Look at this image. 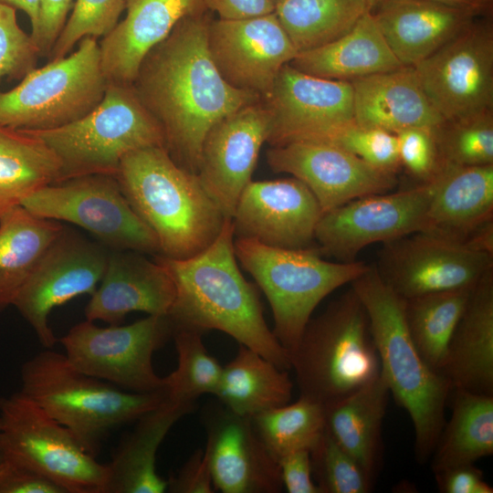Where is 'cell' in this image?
<instances>
[{
    "label": "cell",
    "instance_id": "cell-1",
    "mask_svg": "<svg viewBox=\"0 0 493 493\" xmlns=\"http://www.w3.org/2000/svg\"><path fill=\"white\" fill-rule=\"evenodd\" d=\"M209 21L206 13L183 18L147 53L131 84L159 123L173 160L195 174L210 128L262 100L223 79L207 46Z\"/></svg>",
    "mask_w": 493,
    "mask_h": 493
},
{
    "label": "cell",
    "instance_id": "cell-2",
    "mask_svg": "<svg viewBox=\"0 0 493 493\" xmlns=\"http://www.w3.org/2000/svg\"><path fill=\"white\" fill-rule=\"evenodd\" d=\"M234 236L232 220L226 219L218 236L200 253L184 259L155 255L175 288L168 315L173 328L220 330L289 370L290 353L267 325L257 288L238 267Z\"/></svg>",
    "mask_w": 493,
    "mask_h": 493
},
{
    "label": "cell",
    "instance_id": "cell-3",
    "mask_svg": "<svg viewBox=\"0 0 493 493\" xmlns=\"http://www.w3.org/2000/svg\"><path fill=\"white\" fill-rule=\"evenodd\" d=\"M130 205L155 236L159 254L184 259L206 248L226 220L198 176L163 146L133 151L115 174Z\"/></svg>",
    "mask_w": 493,
    "mask_h": 493
},
{
    "label": "cell",
    "instance_id": "cell-4",
    "mask_svg": "<svg viewBox=\"0 0 493 493\" xmlns=\"http://www.w3.org/2000/svg\"><path fill=\"white\" fill-rule=\"evenodd\" d=\"M350 284L366 310L380 373L390 394L411 418L415 459L424 464L431 457L446 423L452 387L421 357L407 330L405 299L383 281L374 263Z\"/></svg>",
    "mask_w": 493,
    "mask_h": 493
},
{
    "label": "cell",
    "instance_id": "cell-5",
    "mask_svg": "<svg viewBox=\"0 0 493 493\" xmlns=\"http://www.w3.org/2000/svg\"><path fill=\"white\" fill-rule=\"evenodd\" d=\"M20 379V391L95 457L112 431L135 422L167 399L166 392H130L84 373L64 353L51 349L26 360Z\"/></svg>",
    "mask_w": 493,
    "mask_h": 493
},
{
    "label": "cell",
    "instance_id": "cell-6",
    "mask_svg": "<svg viewBox=\"0 0 493 493\" xmlns=\"http://www.w3.org/2000/svg\"><path fill=\"white\" fill-rule=\"evenodd\" d=\"M290 364L300 395L323 406L379 375L369 319L351 288L309 320L290 354Z\"/></svg>",
    "mask_w": 493,
    "mask_h": 493
},
{
    "label": "cell",
    "instance_id": "cell-7",
    "mask_svg": "<svg viewBox=\"0 0 493 493\" xmlns=\"http://www.w3.org/2000/svg\"><path fill=\"white\" fill-rule=\"evenodd\" d=\"M19 131L37 138L55 154L60 181L90 174L115 177L130 152L164 147L159 123L132 85L114 82H108L100 103L79 120L51 129Z\"/></svg>",
    "mask_w": 493,
    "mask_h": 493
},
{
    "label": "cell",
    "instance_id": "cell-8",
    "mask_svg": "<svg viewBox=\"0 0 493 493\" xmlns=\"http://www.w3.org/2000/svg\"><path fill=\"white\" fill-rule=\"evenodd\" d=\"M234 247L237 260L269 302L274 320L272 331L290 354L320 302L369 267L357 260L327 261L317 246L278 248L236 237Z\"/></svg>",
    "mask_w": 493,
    "mask_h": 493
},
{
    "label": "cell",
    "instance_id": "cell-9",
    "mask_svg": "<svg viewBox=\"0 0 493 493\" xmlns=\"http://www.w3.org/2000/svg\"><path fill=\"white\" fill-rule=\"evenodd\" d=\"M107 85L100 45L86 37L72 54L31 69L16 87L0 92V126L46 130L72 122L100 103Z\"/></svg>",
    "mask_w": 493,
    "mask_h": 493
},
{
    "label": "cell",
    "instance_id": "cell-10",
    "mask_svg": "<svg viewBox=\"0 0 493 493\" xmlns=\"http://www.w3.org/2000/svg\"><path fill=\"white\" fill-rule=\"evenodd\" d=\"M0 451L64 493H106L108 470L21 391L0 398Z\"/></svg>",
    "mask_w": 493,
    "mask_h": 493
},
{
    "label": "cell",
    "instance_id": "cell-11",
    "mask_svg": "<svg viewBox=\"0 0 493 493\" xmlns=\"http://www.w3.org/2000/svg\"><path fill=\"white\" fill-rule=\"evenodd\" d=\"M20 205L45 219L74 224L110 250L159 254L157 239L111 175L90 174L45 185Z\"/></svg>",
    "mask_w": 493,
    "mask_h": 493
},
{
    "label": "cell",
    "instance_id": "cell-12",
    "mask_svg": "<svg viewBox=\"0 0 493 493\" xmlns=\"http://www.w3.org/2000/svg\"><path fill=\"white\" fill-rule=\"evenodd\" d=\"M173 335L168 316L148 315L128 325L99 327L85 320L58 340L77 370L134 393L165 392L152 357Z\"/></svg>",
    "mask_w": 493,
    "mask_h": 493
},
{
    "label": "cell",
    "instance_id": "cell-13",
    "mask_svg": "<svg viewBox=\"0 0 493 493\" xmlns=\"http://www.w3.org/2000/svg\"><path fill=\"white\" fill-rule=\"evenodd\" d=\"M109 254L99 242L66 226L43 253L13 303L43 347L51 349L58 341L48 323L52 310L79 295H91Z\"/></svg>",
    "mask_w": 493,
    "mask_h": 493
},
{
    "label": "cell",
    "instance_id": "cell-14",
    "mask_svg": "<svg viewBox=\"0 0 493 493\" xmlns=\"http://www.w3.org/2000/svg\"><path fill=\"white\" fill-rule=\"evenodd\" d=\"M433 184L376 194L351 200L322 214L315 231L320 254L341 262L374 243H386L422 230Z\"/></svg>",
    "mask_w": 493,
    "mask_h": 493
},
{
    "label": "cell",
    "instance_id": "cell-15",
    "mask_svg": "<svg viewBox=\"0 0 493 493\" xmlns=\"http://www.w3.org/2000/svg\"><path fill=\"white\" fill-rule=\"evenodd\" d=\"M444 120L493 110V29L475 22L414 67Z\"/></svg>",
    "mask_w": 493,
    "mask_h": 493
},
{
    "label": "cell",
    "instance_id": "cell-16",
    "mask_svg": "<svg viewBox=\"0 0 493 493\" xmlns=\"http://www.w3.org/2000/svg\"><path fill=\"white\" fill-rule=\"evenodd\" d=\"M374 266L394 293L409 299L473 288L493 268V256L419 231L383 243Z\"/></svg>",
    "mask_w": 493,
    "mask_h": 493
},
{
    "label": "cell",
    "instance_id": "cell-17",
    "mask_svg": "<svg viewBox=\"0 0 493 493\" xmlns=\"http://www.w3.org/2000/svg\"><path fill=\"white\" fill-rule=\"evenodd\" d=\"M207 46L223 79L262 100L269 96L283 66L299 53L274 12L242 19L210 20Z\"/></svg>",
    "mask_w": 493,
    "mask_h": 493
},
{
    "label": "cell",
    "instance_id": "cell-18",
    "mask_svg": "<svg viewBox=\"0 0 493 493\" xmlns=\"http://www.w3.org/2000/svg\"><path fill=\"white\" fill-rule=\"evenodd\" d=\"M270 130L271 115L261 100L219 120L203 141L196 175L226 219L232 218L242 192L252 181Z\"/></svg>",
    "mask_w": 493,
    "mask_h": 493
},
{
    "label": "cell",
    "instance_id": "cell-19",
    "mask_svg": "<svg viewBox=\"0 0 493 493\" xmlns=\"http://www.w3.org/2000/svg\"><path fill=\"white\" fill-rule=\"evenodd\" d=\"M267 162L274 172L290 173L302 182L323 214L360 197L392 192L397 184L395 173L323 142L293 141L270 146Z\"/></svg>",
    "mask_w": 493,
    "mask_h": 493
},
{
    "label": "cell",
    "instance_id": "cell-20",
    "mask_svg": "<svg viewBox=\"0 0 493 493\" xmlns=\"http://www.w3.org/2000/svg\"><path fill=\"white\" fill-rule=\"evenodd\" d=\"M321 208L309 189L295 177L251 181L231 218L234 235L287 249L317 246L315 231Z\"/></svg>",
    "mask_w": 493,
    "mask_h": 493
},
{
    "label": "cell",
    "instance_id": "cell-21",
    "mask_svg": "<svg viewBox=\"0 0 493 493\" xmlns=\"http://www.w3.org/2000/svg\"><path fill=\"white\" fill-rule=\"evenodd\" d=\"M264 102L271 115L270 146L309 140L354 121L351 81L312 76L289 63Z\"/></svg>",
    "mask_w": 493,
    "mask_h": 493
},
{
    "label": "cell",
    "instance_id": "cell-22",
    "mask_svg": "<svg viewBox=\"0 0 493 493\" xmlns=\"http://www.w3.org/2000/svg\"><path fill=\"white\" fill-rule=\"evenodd\" d=\"M207 454L215 489L223 493H278V461L262 441L251 417L224 405L205 417Z\"/></svg>",
    "mask_w": 493,
    "mask_h": 493
},
{
    "label": "cell",
    "instance_id": "cell-23",
    "mask_svg": "<svg viewBox=\"0 0 493 493\" xmlns=\"http://www.w3.org/2000/svg\"><path fill=\"white\" fill-rule=\"evenodd\" d=\"M85 307L88 320L118 325L133 311L168 316L175 298L173 282L155 259L133 250H110L105 273Z\"/></svg>",
    "mask_w": 493,
    "mask_h": 493
},
{
    "label": "cell",
    "instance_id": "cell-24",
    "mask_svg": "<svg viewBox=\"0 0 493 493\" xmlns=\"http://www.w3.org/2000/svg\"><path fill=\"white\" fill-rule=\"evenodd\" d=\"M126 16L100 47L108 82L134 81L147 53L184 17L205 14L204 0H126Z\"/></svg>",
    "mask_w": 493,
    "mask_h": 493
},
{
    "label": "cell",
    "instance_id": "cell-25",
    "mask_svg": "<svg viewBox=\"0 0 493 493\" xmlns=\"http://www.w3.org/2000/svg\"><path fill=\"white\" fill-rule=\"evenodd\" d=\"M439 372L452 390L493 395V268L471 289Z\"/></svg>",
    "mask_w": 493,
    "mask_h": 493
},
{
    "label": "cell",
    "instance_id": "cell-26",
    "mask_svg": "<svg viewBox=\"0 0 493 493\" xmlns=\"http://www.w3.org/2000/svg\"><path fill=\"white\" fill-rule=\"evenodd\" d=\"M350 81L357 125L397 133L413 127L435 129L444 121L421 87L414 67Z\"/></svg>",
    "mask_w": 493,
    "mask_h": 493
},
{
    "label": "cell",
    "instance_id": "cell-27",
    "mask_svg": "<svg viewBox=\"0 0 493 493\" xmlns=\"http://www.w3.org/2000/svg\"><path fill=\"white\" fill-rule=\"evenodd\" d=\"M477 13L425 0H393L372 16L398 60L414 67L464 30Z\"/></svg>",
    "mask_w": 493,
    "mask_h": 493
},
{
    "label": "cell",
    "instance_id": "cell-28",
    "mask_svg": "<svg viewBox=\"0 0 493 493\" xmlns=\"http://www.w3.org/2000/svg\"><path fill=\"white\" fill-rule=\"evenodd\" d=\"M420 232L464 243L478 225L493 218V164H444Z\"/></svg>",
    "mask_w": 493,
    "mask_h": 493
},
{
    "label": "cell",
    "instance_id": "cell-29",
    "mask_svg": "<svg viewBox=\"0 0 493 493\" xmlns=\"http://www.w3.org/2000/svg\"><path fill=\"white\" fill-rule=\"evenodd\" d=\"M195 404L167 399L139 419L115 448L108 470L106 493H163L167 480L156 470L158 449L170 429Z\"/></svg>",
    "mask_w": 493,
    "mask_h": 493
},
{
    "label": "cell",
    "instance_id": "cell-30",
    "mask_svg": "<svg viewBox=\"0 0 493 493\" xmlns=\"http://www.w3.org/2000/svg\"><path fill=\"white\" fill-rule=\"evenodd\" d=\"M289 64L312 76L348 81L404 67L369 11L347 33L323 46L298 53Z\"/></svg>",
    "mask_w": 493,
    "mask_h": 493
},
{
    "label": "cell",
    "instance_id": "cell-31",
    "mask_svg": "<svg viewBox=\"0 0 493 493\" xmlns=\"http://www.w3.org/2000/svg\"><path fill=\"white\" fill-rule=\"evenodd\" d=\"M390 391L379 373L373 380L324 406L325 426L373 479L382 454V426Z\"/></svg>",
    "mask_w": 493,
    "mask_h": 493
},
{
    "label": "cell",
    "instance_id": "cell-32",
    "mask_svg": "<svg viewBox=\"0 0 493 493\" xmlns=\"http://www.w3.org/2000/svg\"><path fill=\"white\" fill-rule=\"evenodd\" d=\"M292 390L288 370L239 344L235 358L223 367L215 395L231 412L252 418L289 403Z\"/></svg>",
    "mask_w": 493,
    "mask_h": 493
},
{
    "label": "cell",
    "instance_id": "cell-33",
    "mask_svg": "<svg viewBox=\"0 0 493 493\" xmlns=\"http://www.w3.org/2000/svg\"><path fill=\"white\" fill-rule=\"evenodd\" d=\"M63 227L21 205L0 216V309L13 306L39 258Z\"/></svg>",
    "mask_w": 493,
    "mask_h": 493
},
{
    "label": "cell",
    "instance_id": "cell-34",
    "mask_svg": "<svg viewBox=\"0 0 493 493\" xmlns=\"http://www.w3.org/2000/svg\"><path fill=\"white\" fill-rule=\"evenodd\" d=\"M451 415L432 453L434 473L493 454V395L453 389Z\"/></svg>",
    "mask_w": 493,
    "mask_h": 493
},
{
    "label": "cell",
    "instance_id": "cell-35",
    "mask_svg": "<svg viewBox=\"0 0 493 493\" xmlns=\"http://www.w3.org/2000/svg\"><path fill=\"white\" fill-rule=\"evenodd\" d=\"M60 181V163L37 138L0 126V216L36 190Z\"/></svg>",
    "mask_w": 493,
    "mask_h": 493
},
{
    "label": "cell",
    "instance_id": "cell-36",
    "mask_svg": "<svg viewBox=\"0 0 493 493\" xmlns=\"http://www.w3.org/2000/svg\"><path fill=\"white\" fill-rule=\"evenodd\" d=\"M367 11L364 0H279L274 9L299 53L341 37Z\"/></svg>",
    "mask_w": 493,
    "mask_h": 493
},
{
    "label": "cell",
    "instance_id": "cell-37",
    "mask_svg": "<svg viewBox=\"0 0 493 493\" xmlns=\"http://www.w3.org/2000/svg\"><path fill=\"white\" fill-rule=\"evenodd\" d=\"M472 288L405 299L404 317L412 341L424 361L438 372Z\"/></svg>",
    "mask_w": 493,
    "mask_h": 493
},
{
    "label": "cell",
    "instance_id": "cell-38",
    "mask_svg": "<svg viewBox=\"0 0 493 493\" xmlns=\"http://www.w3.org/2000/svg\"><path fill=\"white\" fill-rule=\"evenodd\" d=\"M252 420L277 460L296 450H310L325 430L324 406L301 395L295 403L260 413Z\"/></svg>",
    "mask_w": 493,
    "mask_h": 493
},
{
    "label": "cell",
    "instance_id": "cell-39",
    "mask_svg": "<svg viewBox=\"0 0 493 493\" xmlns=\"http://www.w3.org/2000/svg\"><path fill=\"white\" fill-rule=\"evenodd\" d=\"M202 333L189 328H173L177 367L164 377L170 400L195 404L199 396L215 395L216 392L223 366L208 353Z\"/></svg>",
    "mask_w": 493,
    "mask_h": 493
},
{
    "label": "cell",
    "instance_id": "cell-40",
    "mask_svg": "<svg viewBox=\"0 0 493 493\" xmlns=\"http://www.w3.org/2000/svg\"><path fill=\"white\" fill-rule=\"evenodd\" d=\"M434 134L443 165L493 164V110L444 120Z\"/></svg>",
    "mask_w": 493,
    "mask_h": 493
},
{
    "label": "cell",
    "instance_id": "cell-41",
    "mask_svg": "<svg viewBox=\"0 0 493 493\" xmlns=\"http://www.w3.org/2000/svg\"><path fill=\"white\" fill-rule=\"evenodd\" d=\"M312 473L321 493H368L373 479L326 429L309 450Z\"/></svg>",
    "mask_w": 493,
    "mask_h": 493
},
{
    "label": "cell",
    "instance_id": "cell-42",
    "mask_svg": "<svg viewBox=\"0 0 493 493\" xmlns=\"http://www.w3.org/2000/svg\"><path fill=\"white\" fill-rule=\"evenodd\" d=\"M302 141L330 143L388 173H396L401 167L397 136L382 129L362 127L352 121Z\"/></svg>",
    "mask_w": 493,
    "mask_h": 493
},
{
    "label": "cell",
    "instance_id": "cell-43",
    "mask_svg": "<svg viewBox=\"0 0 493 493\" xmlns=\"http://www.w3.org/2000/svg\"><path fill=\"white\" fill-rule=\"evenodd\" d=\"M126 0H76L51 51L52 59L66 57L86 37H106L119 23Z\"/></svg>",
    "mask_w": 493,
    "mask_h": 493
},
{
    "label": "cell",
    "instance_id": "cell-44",
    "mask_svg": "<svg viewBox=\"0 0 493 493\" xmlns=\"http://www.w3.org/2000/svg\"><path fill=\"white\" fill-rule=\"evenodd\" d=\"M395 134L398 140L400 166L418 180V184L432 182L443 167L434 129L413 127Z\"/></svg>",
    "mask_w": 493,
    "mask_h": 493
},
{
    "label": "cell",
    "instance_id": "cell-45",
    "mask_svg": "<svg viewBox=\"0 0 493 493\" xmlns=\"http://www.w3.org/2000/svg\"><path fill=\"white\" fill-rule=\"evenodd\" d=\"M39 50L19 26L16 9L0 3V79L29 72Z\"/></svg>",
    "mask_w": 493,
    "mask_h": 493
},
{
    "label": "cell",
    "instance_id": "cell-46",
    "mask_svg": "<svg viewBox=\"0 0 493 493\" xmlns=\"http://www.w3.org/2000/svg\"><path fill=\"white\" fill-rule=\"evenodd\" d=\"M0 493H64L22 464L0 454Z\"/></svg>",
    "mask_w": 493,
    "mask_h": 493
},
{
    "label": "cell",
    "instance_id": "cell-47",
    "mask_svg": "<svg viewBox=\"0 0 493 493\" xmlns=\"http://www.w3.org/2000/svg\"><path fill=\"white\" fill-rule=\"evenodd\" d=\"M214 484L205 450L198 449L167 479L172 493H213Z\"/></svg>",
    "mask_w": 493,
    "mask_h": 493
},
{
    "label": "cell",
    "instance_id": "cell-48",
    "mask_svg": "<svg viewBox=\"0 0 493 493\" xmlns=\"http://www.w3.org/2000/svg\"><path fill=\"white\" fill-rule=\"evenodd\" d=\"M280 476L288 493H321L312 480L310 453L309 449H300L280 456L278 459Z\"/></svg>",
    "mask_w": 493,
    "mask_h": 493
},
{
    "label": "cell",
    "instance_id": "cell-49",
    "mask_svg": "<svg viewBox=\"0 0 493 493\" xmlns=\"http://www.w3.org/2000/svg\"><path fill=\"white\" fill-rule=\"evenodd\" d=\"M442 493H492L493 488L483 478L475 464L449 467L434 473Z\"/></svg>",
    "mask_w": 493,
    "mask_h": 493
},
{
    "label": "cell",
    "instance_id": "cell-50",
    "mask_svg": "<svg viewBox=\"0 0 493 493\" xmlns=\"http://www.w3.org/2000/svg\"><path fill=\"white\" fill-rule=\"evenodd\" d=\"M71 3L72 0H41L38 29L32 38L39 54L50 53L65 25Z\"/></svg>",
    "mask_w": 493,
    "mask_h": 493
},
{
    "label": "cell",
    "instance_id": "cell-51",
    "mask_svg": "<svg viewBox=\"0 0 493 493\" xmlns=\"http://www.w3.org/2000/svg\"><path fill=\"white\" fill-rule=\"evenodd\" d=\"M207 10L215 12L218 18L242 19L274 12L272 0H204Z\"/></svg>",
    "mask_w": 493,
    "mask_h": 493
},
{
    "label": "cell",
    "instance_id": "cell-52",
    "mask_svg": "<svg viewBox=\"0 0 493 493\" xmlns=\"http://www.w3.org/2000/svg\"><path fill=\"white\" fill-rule=\"evenodd\" d=\"M463 245L472 250L493 256V218L475 227L466 237Z\"/></svg>",
    "mask_w": 493,
    "mask_h": 493
},
{
    "label": "cell",
    "instance_id": "cell-53",
    "mask_svg": "<svg viewBox=\"0 0 493 493\" xmlns=\"http://www.w3.org/2000/svg\"><path fill=\"white\" fill-rule=\"evenodd\" d=\"M0 3L25 12L30 19L32 28L31 37L33 38L37 35L39 24L41 0H0Z\"/></svg>",
    "mask_w": 493,
    "mask_h": 493
},
{
    "label": "cell",
    "instance_id": "cell-54",
    "mask_svg": "<svg viewBox=\"0 0 493 493\" xmlns=\"http://www.w3.org/2000/svg\"><path fill=\"white\" fill-rule=\"evenodd\" d=\"M449 6L472 9L481 12L484 8L477 0H425Z\"/></svg>",
    "mask_w": 493,
    "mask_h": 493
},
{
    "label": "cell",
    "instance_id": "cell-55",
    "mask_svg": "<svg viewBox=\"0 0 493 493\" xmlns=\"http://www.w3.org/2000/svg\"><path fill=\"white\" fill-rule=\"evenodd\" d=\"M393 0H364L367 10L373 14Z\"/></svg>",
    "mask_w": 493,
    "mask_h": 493
},
{
    "label": "cell",
    "instance_id": "cell-56",
    "mask_svg": "<svg viewBox=\"0 0 493 493\" xmlns=\"http://www.w3.org/2000/svg\"><path fill=\"white\" fill-rule=\"evenodd\" d=\"M480 5L485 8L486 6H488L489 4L491 3V0H477Z\"/></svg>",
    "mask_w": 493,
    "mask_h": 493
},
{
    "label": "cell",
    "instance_id": "cell-57",
    "mask_svg": "<svg viewBox=\"0 0 493 493\" xmlns=\"http://www.w3.org/2000/svg\"><path fill=\"white\" fill-rule=\"evenodd\" d=\"M272 1L274 2V4H276V3H277L278 1H279V0H272Z\"/></svg>",
    "mask_w": 493,
    "mask_h": 493
},
{
    "label": "cell",
    "instance_id": "cell-58",
    "mask_svg": "<svg viewBox=\"0 0 493 493\" xmlns=\"http://www.w3.org/2000/svg\"><path fill=\"white\" fill-rule=\"evenodd\" d=\"M0 425H1V423H0ZM0 454H1V451H0Z\"/></svg>",
    "mask_w": 493,
    "mask_h": 493
}]
</instances>
